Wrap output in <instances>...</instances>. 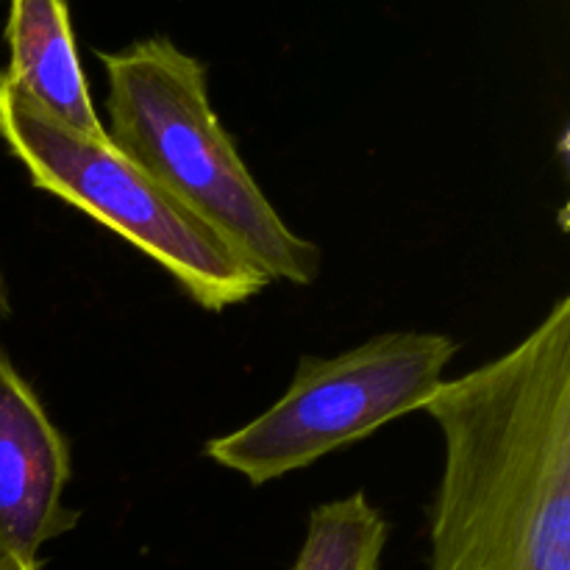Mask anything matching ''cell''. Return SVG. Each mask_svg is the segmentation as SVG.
Here are the masks:
<instances>
[{"mask_svg":"<svg viewBox=\"0 0 570 570\" xmlns=\"http://www.w3.org/2000/svg\"><path fill=\"white\" fill-rule=\"evenodd\" d=\"M456 354L438 332H387L337 356H301L287 393L204 454L254 488L360 443L384 423L423 410Z\"/></svg>","mask_w":570,"mask_h":570,"instance_id":"4","label":"cell"},{"mask_svg":"<svg viewBox=\"0 0 570 570\" xmlns=\"http://www.w3.org/2000/svg\"><path fill=\"white\" fill-rule=\"evenodd\" d=\"M98 59L109 78L106 137L276 282L306 287L321 248L282 220L212 109L204 61L167 37Z\"/></svg>","mask_w":570,"mask_h":570,"instance_id":"2","label":"cell"},{"mask_svg":"<svg viewBox=\"0 0 570 570\" xmlns=\"http://www.w3.org/2000/svg\"><path fill=\"white\" fill-rule=\"evenodd\" d=\"M9 67L0 76L48 115L92 137H106L72 37L67 0H9Z\"/></svg>","mask_w":570,"mask_h":570,"instance_id":"6","label":"cell"},{"mask_svg":"<svg viewBox=\"0 0 570 570\" xmlns=\"http://www.w3.org/2000/svg\"><path fill=\"white\" fill-rule=\"evenodd\" d=\"M387 538V521L360 490L312 510L293 570H379Z\"/></svg>","mask_w":570,"mask_h":570,"instance_id":"7","label":"cell"},{"mask_svg":"<svg viewBox=\"0 0 570 570\" xmlns=\"http://www.w3.org/2000/svg\"><path fill=\"white\" fill-rule=\"evenodd\" d=\"M0 570H42V562L26 560V557H17L11 551L0 549Z\"/></svg>","mask_w":570,"mask_h":570,"instance_id":"8","label":"cell"},{"mask_svg":"<svg viewBox=\"0 0 570 570\" xmlns=\"http://www.w3.org/2000/svg\"><path fill=\"white\" fill-rule=\"evenodd\" d=\"M70 443L31 384L0 351V549L39 560L45 543L81 521L65 504Z\"/></svg>","mask_w":570,"mask_h":570,"instance_id":"5","label":"cell"},{"mask_svg":"<svg viewBox=\"0 0 570 570\" xmlns=\"http://www.w3.org/2000/svg\"><path fill=\"white\" fill-rule=\"evenodd\" d=\"M423 410L445 449L432 570H570V298Z\"/></svg>","mask_w":570,"mask_h":570,"instance_id":"1","label":"cell"},{"mask_svg":"<svg viewBox=\"0 0 570 570\" xmlns=\"http://www.w3.org/2000/svg\"><path fill=\"white\" fill-rule=\"evenodd\" d=\"M0 137L42 193L76 206L142 250L206 312L271 287L273 278L234 248L217 228L161 187L109 137H92L56 120L0 76Z\"/></svg>","mask_w":570,"mask_h":570,"instance_id":"3","label":"cell"},{"mask_svg":"<svg viewBox=\"0 0 570 570\" xmlns=\"http://www.w3.org/2000/svg\"><path fill=\"white\" fill-rule=\"evenodd\" d=\"M9 315V298H6V284L3 276H0V317Z\"/></svg>","mask_w":570,"mask_h":570,"instance_id":"9","label":"cell"}]
</instances>
